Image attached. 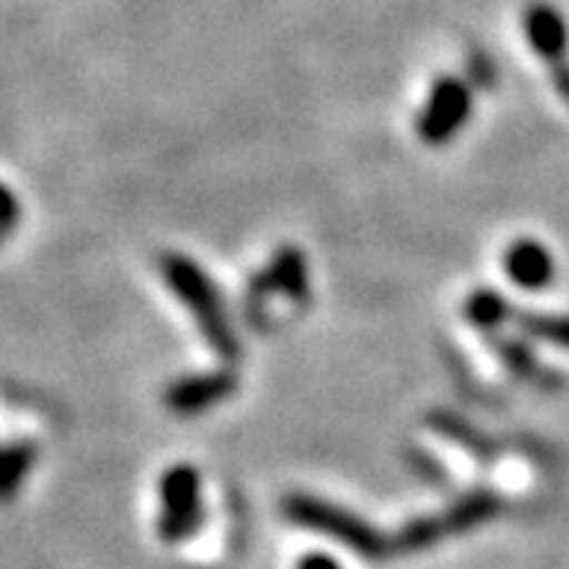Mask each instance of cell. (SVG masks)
<instances>
[{
  "label": "cell",
  "instance_id": "obj_4",
  "mask_svg": "<svg viewBox=\"0 0 569 569\" xmlns=\"http://www.w3.org/2000/svg\"><path fill=\"white\" fill-rule=\"evenodd\" d=\"M471 114V89L459 77H440L427 96L425 111L418 118V137L427 146L449 142Z\"/></svg>",
  "mask_w": 569,
  "mask_h": 569
},
{
  "label": "cell",
  "instance_id": "obj_1",
  "mask_svg": "<svg viewBox=\"0 0 569 569\" xmlns=\"http://www.w3.org/2000/svg\"><path fill=\"white\" fill-rule=\"evenodd\" d=\"M159 269H162L164 282L171 284V291L178 295V301L193 313V320L203 332L206 346L212 348L216 355L228 358V361L238 358L241 346H238L234 329L224 317L222 298H219L216 284L209 282L203 269L193 263L190 257H181V253H164L159 260Z\"/></svg>",
  "mask_w": 569,
  "mask_h": 569
},
{
  "label": "cell",
  "instance_id": "obj_14",
  "mask_svg": "<svg viewBox=\"0 0 569 569\" xmlns=\"http://www.w3.org/2000/svg\"><path fill=\"white\" fill-rule=\"evenodd\" d=\"M553 89L560 92V99L569 104V63H553Z\"/></svg>",
  "mask_w": 569,
  "mask_h": 569
},
{
  "label": "cell",
  "instance_id": "obj_11",
  "mask_svg": "<svg viewBox=\"0 0 569 569\" xmlns=\"http://www.w3.org/2000/svg\"><path fill=\"white\" fill-rule=\"evenodd\" d=\"M466 317L475 326H481V329H497L509 317V305L500 295L481 288V291H475L466 301Z\"/></svg>",
  "mask_w": 569,
  "mask_h": 569
},
{
  "label": "cell",
  "instance_id": "obj_3",
  "mask_svg": "<svg viewBox=\"0 0 569 569\" xmlns=\"http://www.w3.org/2000/svg\"><path fill=\"white\" fill-rule=\"evenodd\" d=\"M159 535L168 545H178L183 538H190L200 516H203V500H200V475L193 466L168 468L159 481Z\"/></svg>",
  "mask_w": 569,
  "mask_h": 569
},
{
  "label": "cell",
  "instance_id": "obj_2",
  "mask_svg": "<svg viewBox=\"0 0 569 569\" xmlns=\"http://www.w3.org/2000/svg\"><path fill=\"white\" fill-rule=\"evenodd\" d=\"M284 512L298 522V526H305V529L313 531H323L329 538H339L346 548H351L355 553H361V557H383L389 550V545L377 535V531L365 526L361 519H355V516H348L339 507H332V503H323V500H313V497H291L288 503H284Z\"/></svg>",
  "mask_w": 569,
  "mask_h": 569
},
{
  "label": "cell",
  "instance_id": "obj_9",
  "mask_svg": "<svg viewBox=\"0 0 569 569\" xmlns=\"http://www.w3.org/2000/svg\"><path fill=\"white\" fill-rule=\"evenodd\" d=\"M266 291H282L284 298L301 301L307 295V263L301 257V250L295 247H282L272 263L266 266L263 276L253 279V298L266 295Z\"/></svg>",
  "mask_w": 569,
  "mask_h": 569
},
{
  "label": "cell",
  "instance_id": "obj_5",
  "mask_svg": "<svg viewBox=\"0 0 569 569\" xmlns=\"http://www.w3.org/2000/svg\"><path fill=\"white\" fill-rule=\"evenodd\" d=\"M493 509H497V503L490 497H485V493L468 497L459 507L449 509L447 516H433V519H427L421 526H411L402 535V545L406 548H427V545H433L443 535H456V531H466L471 526H478V522H485Z\"/></svg>",
  "mask_w": 569,
  "mask_h": 569
},
{
  "label": "cell",
  "instance_id": "obj_13",
  "mask_svg": "<svg viewBox=\"0 0 569 569\" xmlns=\"http://www.w3.org/2000/svg\"><path fill=\"white\" fill-rule=\"evenodd\" d=\"M20 200H17V193L7 187V183H0V234L3 231H13L17 224H20Z\"/></svg>",
  "mask_w": 569,
  "mask_h": 569
},
{
  "label": "cell",
  "instance_id": "obj_6",
  "mask_svg": "<svg viewBox=\"0 0 569 569\" xmlns=\"http://www.w3.org/2000/svg\"><path fill=\"white\" fill-rule=\"evenodd\" d=\"M234 389V377L231 373H200V377H183L178 383H171L164 392V406L178 415H197L206 408L219 406L222 399L231 396Z\"/></svg>",
  "mask_w": 569,
  "mask_h": 569
},
{
  "label": "cell",
  "instance_id": "obj_8",
  "mask_svg": "<svg viewBox=\"0 0 569 569\" xmlns=\"http://www.w3.org/2000/svg\"><path fill=\"white\" fill-rule=\"evenodd\" d=\"M503 266H507L509 282L519 284V288H545V284L553 279V257L545 244L531 241V238H522L516 244L509 247L507 257H503Z\"/></svg>",
  "mask_w": 569,
  "mask_h": 569
},
{
  "label": "cell",
  "instance_id": "obj_7",
  "mask_svg": "<svg viewBox=\"0 0 569 569\" xmlns=\"http://www.w3.org/2000/svg\"><path fill=\"white\" fill-rule=\"evenodd\" d=\"M526 36H529V44L541 61H548L550 67L563 61L569 48V29L557 7L531 3L529 13H526Z\"/></svg>",
  "mask_w": 569,
  "mask_h": 569
},
{
  "label": "cell",
  "instance_id": "obj_12",
  "mask_svg": "<svg viewBox=\"0 0 569 569\" xmlns=\"http://www.w3.org/2000/svg\"><path fill=\"white\" fill-rule=\"evenodd\" d=\"M519 326L535 336L545 339L550 346L569 348V317H541V313H519Z\"/></svg>",
  "mask_w": 569,
  "mask_h": 569
},
{
  "label": "cell",
  "instance_id": "obj_10",
  "mask_svg": "<svg viewBox=\"0 0 569 569\" xmlns=\"http://www.w3.org/2000/svg\"><path fill=\"white\" fill-rule=\"evenodd\" d=\"M32 462H36V447L29 443L0 447V503L17 497L26 475L32 471Z\"/></svg>",
  "mask_w": 569,
  "mask_h": 569
},
{
  "label": "cell",
  "instance_id": "obj_15",
  "mask_svg": "<svg viewBox=\"0 0 569 569\" xmlns=\"http://www.w3.org/2000/svg\"><path fill=\"white\" fill-rule=\"evenodd\" d=\"M298 569H339V563L332 560V557H326V553H310L301 560V567Z\"/></svg>",
  "mask_w": 569,
  "mask_h": 569
}]
</instances>
